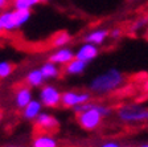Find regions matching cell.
Segmentation results:
<instances>
[{"instance_id": "4316f807", "label": "cell", "mask_w": 148, "mask_h": 147, "mask_svg": "<svg viewBox=\"0 0 148 147\" xmlns=\"http://www.w3.org/2000/svg\"><path fill=\"white\" fill-rule=\"evenodd\" d=\"M1 32H3V28H1V25H0V33H1Z\"/></svg>"}, {"instance_id": "1f68e13d", "label": "cell", "mask_w": 148, "mask_h": 147, "mask_svg": "<svg viewBox=\"0 0 148 147\" xmlns=\"http://www.w3.org/2000/svg\"><path fill=\"white\" fill-rule=\"evenodd\" d=\"M32 147H33V146H32Z\"/></svg>"}, {"instance_id": "603a6c76", "label": "cell", "mask_w": 148, "mask_h": 147, "mask_svg": "<svg viewBox=\"0 0 148 147\" xmlns=\"http://www.w3.org/2000/svg\"><path fill=\"white\" fill-rule=\"evenodd\" d=\"M24 3L27 4L28 7H29V9H31L32 7L37 6V4H40V3H42V0H24Z\"/></svg>"}, {"instance_id": "277c9868", "label": "cell", "mask_w": 148, "mask_h": 147, "mask_svg": "<svg viewBox=\"0 0 148 147\" xmlns=\"http://www.w3.org/2000/svg\"><path fill=\"white\" fill-rule=\"evenodd\" d=\"M61 97H62V93L54 85L46 84V85H42L40 88L38 101L42 104L44 107H48V109L58 107L61 105Z\"/></svg>"}, {"instance_id": "83f0119b", "label": "cell", "mask_w": 148, "mask_h": 147, "mask_svg": "<svg viewBox=\"0 0 148 147\" xmlns=\"http://www.w3.org/2000/svg\"><path fill=\"white\" fill-rule=\"evenodd\" d=\"M122 147H132V146H130V144H127V146H122Z\"/></svg>"}, {"instance_id": "2e32d148", "label": "cell", "mask_w": 148, "mask_h": 147, "mask_svg": "<svg viewBox=\"0 0 148 147\" xmlns=\"http://www.w3.org/2000/svg\"><path fill=\"white\" fill-rule=\"evenodd\" d=\"M40 70H41V73H42L45 81L46 80H56V78H58L60 74H61V69H60L58 65L50 62L49 60L46 62H44L42 66L40 68Z\"/></svg>"}, {"instance_id": "30bf717a", "label": "cell", "mask_w": 148, "mask_h": 147, "mask_svg": "<svg viewBox=\"0 0 148 147\" xmlns=\"http://www.w3.org/2000/svg\"><path fill=\"white\" fill-rule=\"evenodd\" d=\"M33 99V93L29 86H20L15 93V105L17 109L23 110Z\"/></svg>"}, {"instance_id": "d6986e66", "label": "cell", "mask_w": 148, "mask_h": 147, "mask_svg": "<svg viewBox=\"0 0 148 147\" xmlns=\"http://www.w3.org/2000/svg\"><path fill=\"white\" fill-rule=\"evenodd\" d=\"M13 72V64L9 61H0V78H8Z\"/></svg>"}, {"instance_id": "f546056e", "label": "cell", "mask_w": 148, "mask_h": 147, "mask_svg": "<svg viewBox=\"0 0 148 147\" xmlns=\"http://www.w3.org/2000/svg\"><path fill=\"white\" fill-rule=\"evenodd\" d=\"M42 1H52V0H42Z\"/></svg>"}, {"instance_id": "ba28073f", "label": "cell", "mask_w": 148, "mask_h": 147, "mask_svg": "<svg viewBox=\"0 0 148 147\" xmlns=\"http://www.w3.org/2000/svg\"><path fill=\"white\" fill-rule=\"evenodd\" d=\"M75 58L77 60H81V61L86 62H91L92 60H95L99 55V48L94 44H89V43H83L79 48L75 50Z\"/></svg>"}, {"instance_id": "5b68a950", "label": "cell", "mask_w": 148, "mask_h": 147, "mask_svg": "<svg viewBox=\"0 0 148 147\" xmlns=\"http://www.w3.org/2000/svg\"><path fill=\"white\" fill-rule=\"evenodd\" d=\"M92 94L89 90H66L62 93L61 105L68 109H73L82 104L91 101Z\"/></svg>"}, {"instance_id": "ac0fdd59", "label": "cell", "mask_w": 148, "mask_h": 147, "mask_svg": "<svg viewBox=\"0 0 148 147\" xmlns=\"http://www.w3.org/2000/svg\"><path fill=\"white\" fill-rule=\"evenodd\" d=\"M147 27H148V16H140L130 25V32L131 33H140Z\"/></svg>"}, {"instance_id": "7c38bea8", "label": "cell", "mask_w": 148, "mask_h": 147, "mask_svg": "<svg viewBox=\"0 0 148 147\" xmlns=\"http://www.w3.org/2000/svg\"><path fill=\"white\" fill-rule=\"evenodd\" d=\"M32 13L31 9H13L12 11V27L13 31L21 28L23 25H25L29 19H31Z\"/></svg>"}, {"instance_id": "6da1fadb", "label": "cell", "mask_w": 148, "mask_h": 147, "mask_svg": "<svg viewBox=\"0 0 148 147\" xmlns=\"http://www.w3.org/2000/svg\"><path fill=\"white\" fill-rule=\"evenodd\" d=\"M126 84V76L116 68H110L95 76L89 84V92L97 95H106L120 89Z\"/></svg>"}, {"instance_id": "484cf974", "label": "cell", "mask_w": 148, "mask_h": 147, "mask_svg": "<svg viewBox=\"0 0 148 147\" xmlns=\"http://www.w3.org/2000/svg\"><path fill=\"white\" fill-rule=\"evenodd\" d=\"M1 118H3V113H1V109H0V122H1Z\"/></svg>"}, {"instance_id": "e0dca14e", "label": "cell", "mask_w": 148, "mask_h": 147, "mask_svg": "<svg viewBox=\"0 0 148 147\" xmlns=\"http://www.w3.org/2000/svg\"><path fill=\"white\" fill-rule=\"evenodd\" d=\"M70 41H71V36H70L69 32L60 31L52 37L50 44H52V46H54L56 49H58V48H64V46H66Z\"/></svg>"}, {"instance_id": "7a4b0ae2", "label": "cell", "mask_w": 148, "mask_h": 147, "mask_svg": "<svg viewBox=\"0 0 148 147\" xmlns=\"http://www.w3.org/2000/svg\"><path fill=\"white\" fill-rule=\"evenodd\" d=\"M116 118L124 125H144L148 123V107L139 104H124L116 109Z\"/></svg>"}, {"instance_id": "8fae6325", "label": "cell", "mask_w": 148, "mask_h": 147, "mask_svg": "<svg viewBox=\"0 0 148 147\" xmlns=\"http://www.w3.org/2000/svg\"><path fill=\"white\" fill-rule=\"evenodd\" d=\"M42 104H41L38 99H32L27 106L24 107L21 110V114H23V118L27 121H34L38 117V114L42 111Z\"/></svg>"}, {"instance_id": "cb8c5ba5", "label": "cell", "mask_w": 148, "mask_h": 147, "mask_svg": "<svg viewBox=\"0 0 148 147\" xmlns=\"http://www.w3.org/2000/svg\"><path fill=\"white\" fill-rule=\"evenodd\" d=\"M8 4H9V0H0V11L5 9L8 7Z\"/></svg>"}, {"instance_id": "8992f818", "label": "cell", "mask_w": 148, "mask_h": 147, "mask_svg": "<svg viewBox=\"0 0 148 147\" xmlns=\"http://www.w3.org/2000/svg\"><path fill=\"white\" fill-rule=\"evenodd\" d=\"M33 122L41 133H49V134L58 129V125H60L58 119L53 114L45 113V111H41Z\"/></svg>"}, {"instance_id": "f1b7e54d", "label": "cell", "mask_w": 148, "mask_h": 147, "mask_svg": "<svg viewBox=\"0 0 148 147\" xmlns=\"http://www.w3.org/2000/svg\"><path fill=\"white\" fill-rule=\"evenodd\" d=\"M7 147H20V146H7Z\"/></svg>"}, {"instance_id": "7402d4cb", "label": "cell", "mask_w": 148, "mask_h": 147, "mask_svg": "<svg viewBox=\"0 0 148 147\" xmlns=\"http://www.w3.org/2000/svg\"><path fill=\"white\" fill-rule=\"evenodd\" d=\"M99 147H122V146L115 141H106V142H103Z\"/></svg>"}, {"instance_id": "5bb4252c", "label": "cell", "mask_w": 148, "mask_h": 147, "mask_svg": "<svg viewBox=\"0 0 148 147\" xmlns=\"http://www.w3.org/2000/svg\"><path fill=\"white\" fill-rule=\"evenodd\" d=\"M25 82H27V86L34 89V88H41L42 85H45V78L40 69H32L25 76Z\"/></svg>"}, {"instance_id": "3957f363", "label": "cell", "mask_w": 148, "mask_h": 147, "mask_svg": "<svg viewBox=\"0 0 148 147\" xmlns=\"http://www.w3.org/2000/svg\"><path fill=\"white\" fill-rule=\"evenodd\" d=\"M97 105H98V102H97ZM97 105L89 110H85L82 113L77 114V123L86 131L97 130L103 122V117L97 110Z\"/></svg>"}, {"instance_id": "4dcf8cb0", "label": "cell", "mask_w": 148, "mask_h": 147, "mask_svg": "<svg viewBox=\"0 0 148 147\" xmlns=\"http://www.w3.org/2000/svg\"><path fill=\"white\" fill-rule=\"evenodd\" d=\"M130 1H134V0H130Z\"/></svg>"}, {"instance_id": "ffe728a7", "label": "cell", "mask_w": 148, "mask_h": 147, "mask_svg": "<svg viewBox=\"0 0 148 147\" xmlns=\"http://www.w3.org/2000/svg\"><path fill=\"white\" fill-rule=\"evenodd\" d=\"M97 110L101 113V115L103 117V119H105V118H107V117H110L111 114H112V109H111L110 106H107V105L98 104V105H97Z\"/></svg>"}, {"instance_id": "9a60e30c", "label": "cell", "mask_w": 148, "mask_h": 147, "mask_svg": "<svg viewBox=\"0 0 148 147\" xmlns=\"http://www.w3.org/2000/svg\"><path fill=\"white\" fill-rule=\"evenodd\" d=\"M87 65L89 64L81 61V60H77V58H74V60H71L69 64H66L64 66L65 68L64 72L68 74V76H81L83 72L86 70Z\"/></svg>"}, {"instance_id": "9c48e42d", "label": "cell", "mask_w": 148, "mask_h": 147, "mask_svg": "<svg viewBox=\"0 0 148 147\" xmlns=\"http://www.w3.org/2000/svg\"><path fill=\"white\" fill-rule=\"evenodd\" d=\"M108 33H110V31L106 29V28H95V29H91L83 36V41L99 46L107 40Z\"/></svg>"}, {"instance_id": "4fadbf2b", "label": "cell", "mask_w": 148, "mask_h": 147, "mask_svg": "<svg viewBox=\"0 0 148 147\" xmlns=\"http://www.w3.org/2000/svg\"><path fill=\"white\" fill-rule=\"evenodd\" d=\"M32 144L33 147H58V141L49 133H41L34 137Z\"/></svg>"}, {"instance_id": "44dd1931", "label": "cell", "mask_w": 148, "mask_h": 147, "mask_svg": "<svg viewBox=\"0 0 148 147\" xmlns=\"http://www.w3.org/2000/svg\"><path fill=\"white\" fill-rule=\"evenodd\" d=\"M122 36H123V31H122L120 28H114V29H111L110 33H108V37L112 39L114 41H118Z\"/></svg>"}, {"instance_id": "52a82bcc", "label": "cell", "mask_w": 148, "mask_h": 147, "mask_svg": "<svg viewBox=\"0 0 148 147\" xmlns=\"http://www.w3.org/2000/svg\"><path fill=\"white\" fill-rule=\"evenodd\" d=\"M74 58H75V53H74L73 49L68 48V46H64V48L56 49L54 52L49 56V61L56 65H58V66H65V65L69 64Z\"/></svg>"}, {"instance_id": "d4e9b609", "label": "cell", "mask_w": 148, "mask_h": 147, "mask_svg": "<svg viewBox=\"0 0 148 147\" xmlns=\"http://www.w3.org/2000/svg\"><path fill=\"white\" fill-rule=\"evenodd\" d=\"M138 147H148V143H143V144H140V146H138Z\"/></svg>"}]
</instances>
